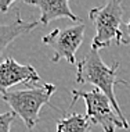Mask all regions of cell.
I'll return each instance as SVG.
<instances>
[{
	"mask_svg": "<svg viewBox=\"0 0 130 132\" xmlns=\"http://www.w3.org/2000/svg\"><path fill=\"white\" fill-rule=\"evenodd\" d=\"M118 67L119 63H114L112 65H107L100 57L98 50L91 49L85 59L78 63L76 67V82L78 84H91L111 100L115 111L121 117L122 122L129 128V122L125 114L122 113L121 106L115 96V86L119 84L127 85V82L118 77Z\"/></svg>",
	"mask_w": 130,
	"mask_h": 132,
	"instance_id": "6da1fadb",
	"label": "cell"
},
{
	"mask_svg": "<svg viewBox=\"0 0 130 132\" xmlns=\"http://www.w3.org/2000/svg\"><path fill=\"white\" fill-rule=\"evenodd\" d=\"M89 18L96 28V35L91 40V49L100 52V49L111 46L112 42L116 45L129 43V39L125 38L126 32L122 29L123 9L121 0H109L104 6L91 9Z\"/></svg>",
	"mask_w": 130,
	"mask_h": 132,
	"instance_id": "7a4b0ae2",
	"label": "cell"
},
{
	"mask_svg": "<svg viewBox=\"0 0 130 132\" xmlns=\"http://www.w3.org/2000/svg\"><path fill=\"white\" fill-rule=\"evenodd\" d=\"M55 90V85L43 84L40 86H32L24 90H8L7 93L2 95V99L31 131L39 122V113L42 107L44 104H51L50 99Z\"/></svg>",
	"mask_w": 130,
	"mask_h": 132,
	"instance_id": "3957f363",
	"label": "cell"
},
{
	"mask_svg": "<svg viewBox=\"0 0 130 132\" xmlns=\"http://www.w3.org/2000/svg\"><path fill=\"white\" fill-rule=\"evenodd\" d=\"M71 93L73 96L69 111L72 106L79 97H82L87 107V118L91 124L100 125L104 129V132H115L116 128H126V125L122 122L121 117L116 114L111 100L105 96L100 89H93L90 92L79 90V89H71ZM127 129V128H126Z\"/></svg>",
	"mask_w": 130,
	"mask_h": 132,
	"instance_id": "277c9868",
	"label": "cell"
},
{
	"mask_svg": "<svg viewBox=\"0 0 130 132\" xmlns=\"http://www.w3.org/2000/svg\"><path fill=\"white\" fill-rule=\"evenodd\" d=\"M85 29L86 24L80 22L75 24L64 29H54L50 34L44 35L42 38V42L53 49L54 56H53L51 61L58 63L59 60H65L69 64L76 63V52L80 47L83 42V36H85Z\"/></svg>",
	"mask_w": 130,
	"mask_h": 132,
	"instance_id": "5b68a950",
	"label": "cell"
},
{
	"mask_svg": "<svg viewBox=\"0 0 130 132\" xmlns=\"http://www.w3.org/2000/svg\"><path fill=\"white\" fill-rule=\"evenodd\" d=\"M39 81V74L31 64H19L13 57H6L0 61V95L7 93L14 85H36Z\"/></svg>",
	"mask_w": 130,
	"mask_h": 132,
	"instance_id": "8992f818",
	"label": "cell"
},
{
	"mask_svg": "<svg viewBox=\"0 0 130 132\" xmlns=\"http://www.w3.org/2000/svg\"><path fill=\"white\" fill-rule=\"evenodd\" d=\"M25 3L40 9L39 22L44 27L57 18H69L80 24V18L72 13L68 0H25Z\"/></svg>",
	"mask_w": 130,
	"mask_h": 132,
	"instance_id": "52a82bcc",
	"label": "cell"
},
{
	"mask_svg": "<svg viewBox=\"0 0 130 132\" xmlns=\"http://www.w3.org/2000/svg\"><path fill=\"white\" fill-rule=\"evenodd\" d=\"M39 21H25L21 18V14L17 13V17L13 22L7 24V25H0V61L3 60L6 49L17 38L22 36L28 32L33 31L35 28L39 25Z\"/></svg>",
	"mask_w": 130,
	"mask_h": 132,
	"instance_id": "ba28073f",
	"label": "cell"
},
{
	"mask_svg": "<svg viewBox=\"0 0 130 132\" xmlns=\"http://www.w3.org/2000/svg\"><path fill=\"white\" fill-rule=\"evenodd\" d=\"M91 122L87 116L71 113L58 121L57 132H90Z\"/></svg>",
	"mask_w": 130,
	"mask_h": 132,
	"instance_id": "9c48e42d",
	"label": "cell"
},
{
	"mask_svg": "<svg viewBox=\"0 0 130 132\" xmlns=\"http://www.w3.org/2000/svg\"><path fill=\"white\" fill-rule=\"evenodd\" d=\"M14 118H15V114L13 111H7V113L0 114V132H10Z\"/></svg>",
	"mask_w": 130,
	"mask_h": 132,
	"instance_id": "30bf717a",
	"label": "cell"
},
{
	"mask_svg": "<svg viewBox=\"0 0 130 132\" xmlns=\"http://www.w3.org/2000/svg\"><path fill=\"white\" fill-rule=\"evenodd\" d=\"M14 2H0V11L2 13H7L10 9V6H13Z\"/></svg>",
	"mask_w": 130,
	"mask_h": 132,
	"instance_id": "8fae6325",
	"label": "cell"
},
{
	"mask_svg": "<svg viewBox=\"0 0 130 132\" xmlns=\"http://www.w3.org/2000/svg\"><path fill=\"white\" fill-rule=\"evenodd\" d=\"M126 35H127V39L130 40V21L126 24Z\"/></svg>",
	"mask_w": 130,
	"mask_h": 132,
	"instance_id": "7c38bea8",
	"label": "cell"
}]
</instances>
